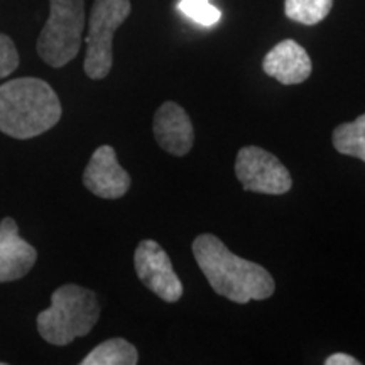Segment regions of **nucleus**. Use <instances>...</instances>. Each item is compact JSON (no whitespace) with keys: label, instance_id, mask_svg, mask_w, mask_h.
<instances>
[{"label":"nucleus","instance_id":"f257e3e1","mask_svg":"<svg viewBox=\"0 0 365 365\" xmlns=\"http://www.w3.org/2000/svg\"><path fill=\"white\" fill-rule=\"evenodd\" d=\"M191 250L210 286L223 298L245 304L249 301L267 299L274 294L276 282L271 272L261 264L235 255L218 237L198 235Z\"/></svg>","mask_w":365,"mask_h":365},{"label":"nucleus","instance_id":"f03ea898","mask_svg":"<svg viewBox=\"0 0 365 365\" xmlns=\"http://www.w3.org/2000/svg\"><path fill=\"white\" fill-rule=\"evenodd\" d=\"M63 108L48 81L22 76L0 85V132L26 140L53 129Z\"/></svg>","mask_w":365,"mask_h":365},{"label":"nucleus","instance_id":"7ed1b4c3","mask_svg":"<svg viewBox=\"0 0 365 365\" xmlns=\"http://www.w3.org/2000/svg\"><path fill=\"white\" fill-rule=\"evenodd\" d=\"M100 318L97 296L78 284H65L51 294V307L38 314V331L51 345H70L93 330Z\"/></svg>","mask_w":365,"mask_h":365},{"label":"nucleus","instance_id":"20e7f679","mask_svg":"<svg viewBox=\"0 0 365 365\" xmlns=\"http://www.w3.org/2000/svg\"><path fill=\"white\" fill-rule=\"evenodd\" d=\"M85 29V0H49V17L38 39L46 65L63 68L76 58Z\"/></svg>","mask_w":365,"mask_h":365},{"label":"nucleus","instance_id":"39448f33","mask_svg":"<svg viewBox=\"0 0 365 365\" xmlns=\"http://www.w3.org/2000/svg\"><path fill=\"white\" fill-rule=\"evenodd\" d=\"M130 0H95L88 19L83 70L91 80H103L112 70L115 31L130 14Z\"/></svg>","mask_w":365,"mask_h":365},{"label":"nucleus","instance_id":"423d86ee","mask_svg":"<svg viewBox=\"0 0 365 365\" xmlns=\"http://www.w3.org/2000/svg\"><path fill=\"white\" fill-rule=\"evenodd\" d=\"M235 176L245 191L261 195H284L293 188L289 171L269 150L245 145L235 159Z\"/></svg>","mask_w":365,"mask_h":365},{"label":"nucleus","instance_id":"0eeeda50","mask_svg":"<svg viewBox=\"0 0 365 365\" xmlns=\"http://www.w3.org/2000/svg\"><path fill=\"white\" fill-rule=\"evenodd\" d=\"M134 267L143 284L166 303L182 296V284L175 272L170 255L156 240H143L134 252Z\"/></svg>","mask_w":365,"mask_h":365},{"label":"nucleus","instance_id":"6e6552de","mask_svg":"<svg viewBox=\"0 0 365 365\" xmlns=\"http://www.w3.org/2000/svg\"><path fill=\"white\" fill-rule=\"evenodd\" d=\"M130 176L117 161L112 145H100L83 173L85 188L105 200L122 198L130 188Z\"/></svg>","mask_w":365,"mask_h":365},{"label":"nucleus","instance_id":"1a4fd4ad","mask_svg":"<svg viewBox=\"0 0 365 365\" xmlns=\"http://www.w3.org/2000/svg\"><path fill=\"white\" fill-rule=\"evenodd\" d=\"M158 144L173 156L182 158L195 143V130L190 115L175 102H164L156 110L153 124Z\"/></svg>","mask_w":365,"mask_h":365},{"label":"nucleus","instance_id":"9d476101","mask_svg":"<svg viewBox=\"0 0 365 365\" xmlns=\"http://www.w3.org/2000/svg\"><path fill=\"white\" fill-rule=\"evenodd\" d=\"M38 261V250L19 235L14 218L0 222V282H11L24 277Z\"/></svg>","mask_w":365,"mask_h":365},{"label":"nucleus","instance_id":"9b49d317","mask_svg":"<svg viewBox=\"0 0 365 365\" xmlns=\"http://www.w3.org/2000/svg\"><path fill=\"white\" fill-rule=\"evenodd\" d=\"M262 70L282 85H299L309 78L313 65L303 46L284 39L264 56Z\"/></svg>","mask_w":365,"mask_h":365},{"label":"nucleus","instance_id":"f8f14e48","mask_svg":"<svg viewBox=\"0 0 365 365\" xmlns=\"http://www.w3.org/2000/svg\"><path fill=\"white\" fill-rule=\"evenodd\" d=\"M139 354L130 341L124 339H110L95 346L81 365H135Z\"/></svg>","mask_w":365,"mask_h":365},{"label":"nucleus","instance_id":"ddd939ff","mask_svg":"<svg viewBox=\"0 0 365 365\" xmlns=\"http://www.w3.org/2000/svg\"><path fill=\"white\" fill-rule=\"evenodd\" d=\"M333 148L344 156L357 158L365 163V113L354 122H345L333 130Z\"/></svg>","mask_w":365,"mask_h":365},{"label":"nucleus","instance_id":"4468645a","mask_svg":"<svg viewBox=\"0 0 365 365\" xmlns=\"http://www.w3.org/2000/svg\"><path fill=\"white\" fill-rule=\"evenodd\" d=\"M333 0H286L284 12L287 19L304 26H314L330 14Z\"/></svg>","mask_w":365,"mask_h":365},{"label":"nucleus","instance_id":"2eb2a0df","mask_svg":"<svg viewBox=\"0 0 365 365\" xmlns=\"http://www.w3.org/2000/svg\"><path fill=\"white\" fill-rule=\"evenodd\" d=\"M178 9L188 19L205 27L215 26L222 17V12L213 6L212 0H180Z\"/></svg>","mask_w":365,"mask_h":365},{"label":"nucleus","instance_id":"dca6fc26","mask_svg":"<svg viewBox=\"0 0 365 365\" xmlns=\"http://www.w3.org/2000/svg\"><path fill=\"white\" fill-rule=\"evenodd\" d=\"M19 66V53L7 34L0 33V78H7Z\"/></svg>","mask_w":365,"mask_h":365},{"label":"nucleus","instance_id":"f3484780","mask_svg":"<svg viewBox=\"0 0 365 365\" xmlns=\"http://www.w3.org/2000/svg\"><path fill=\"white\" fill-rule=\"evenodd\" d=\"M360 362L352 355L346 354H333L325 360V365H359Z\"/></svg>","mask_w":365,"mask_h":365}]
</instances>
